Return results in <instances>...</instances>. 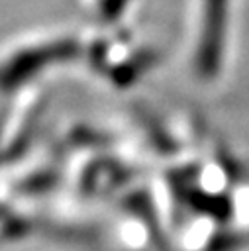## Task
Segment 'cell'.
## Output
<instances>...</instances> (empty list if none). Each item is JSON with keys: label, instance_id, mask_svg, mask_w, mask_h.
Returning <instances> with one entry per match:
<instances>
[{"label": "cell", "instance_id": "6da1fadb", "mask_svg": "<svg viewBox=\"0 0 249 251\" xmlns=\"http://www.w3.org/2000/svg\"><path fill=\"white\" fill-rule=\"evenodd\" d=\"M227 0H204L202 24L198 29L194 53V67L198 76L202 78H212L222 67L227 27Z\"/></svg>", "mask_w": 249, "mask_h": 251}]
</instances>
